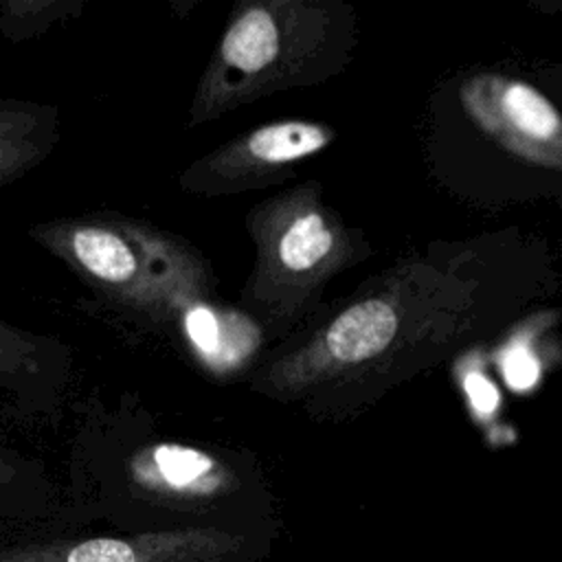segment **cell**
I'll list each match as a JSON object with an SVG mask.
<instances>
[{
	"label": "cell",
	"mask_w": 562,
	"mask_h": 562,
	"mask_svg": "<svg viewBox=\"0 0 562 562\" xmlns=\"http://www.w3.org/2000/svg\"><path fill=\"white\" fill-rule=\"evenodd\" d=\"M263 544L217 527L112 536L46 527L0 538V562H252Z\"/></svg>",
	"instance_id": "obj_1"
},
{
	"label": "cell",
	"mask_w": 562,
	"mask_h": 562,
	"mask_svg": "<svg viewBox=\"0 0 562 562\" xmlns=\"http://www.w3.org/2000/svg\"><path fill=\"white\" fill-rule=\"evenodd\" d=\"M24 415L0 402V538L66 525L42 463L13 441L11 430Z\"/></svg>",
	"instance_id": "obj_2"
},
{
	"label": "cell",
	"mask_w": 562,
	"mask_h": 562,
	"mask_svg": "<svg viewBox=\"0 0 562 562\" xmlns=\"http://www.w3.org/2000/svg\"><path fill=\"white\" fill-rule=\"evenodd\" d=\"M55 375V347L48 338L0 318V393L22 413L44 406Z\"/></svg>",
	"instance_id": "obj_3"
},
{
	"label": "cell",
	"mask_w": 562,
	"mask_h": 562,
	"mask_svg": "<svg viewBox=\"0 0 562 562\" xmlns=\"http://www.w3.org/2000/svg\"><path fill=\"white\" fill-rule=\"evenodd\" d=\"M55 140V119L46 105L0 97V187L31 171Z\"/></svg>",
	"instance_id": "obj_4"
},
{
	"label": "cell",
	"mask_w": 562,
	"mask_h": 562,
	"mask_svg": "<svg viewBox=\"0 0 562 562\" xmlns=\"http://www.w3.org/2000/svg\"><path fill=\"white\" fill-rule=\"evenodd\" d=\"M397 329V316L384 301H362L342 312L327 331L329 351L342 362H360L380 353Z\"/></svg>",
	"instance_id": "obj_5"
},
{
	"label": "cell",
	"mask_w": 562,
	"mask_h": 562,
	"mask_svg": "<svg viewBox=\"0 0 562 562\" xmlns=\"http://www.w3.org/2000/svg\"><path fill=\"white\" fill-rule=\"evenodd\" d=\"M195 349L215 364H231L248 356L257 345V329L237 314H217L211 307H193L184 318Z\"/></svg>",
	"instance_id": "obj_6"
},
{
	"label": "cell",
	"mask_w": 562,
	"mask_h": 562,
	"mask_svg": "<svg viewBox=\"0 0 562 562\" xmlns=\"http://www.w3.org/2000/svg\"><path fill=\"white\" fill-rule=\"evenodd\" d=\"M279 53V33L266 11L244 13L226 33L222 55L228 64L255 72L266 68Z\"/></svg>",
	"instance_id": "obj_7"
},
{
	"label": "cell",
	"mask_w": 562,
	"mask_h": 562,
	"mask_svg": "<svg viewBox=\"0 0 562 562\" xmlns=\"http://www.w3.org/2000/svg\"><path fill=\"white\" fill-rule=\"evenodd\" d=\"M503 114L509 125L533 140H558L560 116L551 101H547L538 90L527 83L512 81L501 94Z\"/></svg>",
	"instance_id": "obj_8"
},
{
	"label": "cell",
	"mask_w": 562,
	"mask_h": 562,
	"mask_svg": "<svg viewBox=\"0 0 562 562\" xmlns=\"http://www.w3.org/2000/svg\"><path fill=\"white\" fill-rule=\"evenodd\" d=\"M327 145V134L310 123H274L257 130L248 138V149L268 162H283L314 154Z\"/></svg>",
	"instance_id": "obj_9"
},
{
	"label": "cell",
	"mask_w": 562,
	"mask_h": 562,
	"mask_svg": "<svg viewBox=\"0 0 562 562\" xmlns=\"http://www.w3.org/2000/svg\"><path fill=\"white\" fill-rule=\"evenodd\" d=\"M334 237L321 215L307 213L299 217L281 237L279 257L290 270H307L331 250Z\"/></svg>",
	"instance_id": "obj_10"
},
{
	"label": "cell",
	"mask_w": 562,
	"mask_h": 562,
	"mask_svg": "<svg viewBox=\"0 0 562 562\" xmlns=\"http://www.w3.org/2000/svg\"><path fill=\"white\" fill-rule=\"evenodd\" d=\"M154 461L171 487H187L213 470V459L209 454L184 446H158Z\"/></svg>",
	"instance_id": "obj_11"
},
{
	"label": "cell",
	"mask_w": 562,
	"mask_h": 562,
	"mask_svg": "<svg viewBox=\"0 0 562 562\" xmlns=\"http://www.w3.org/2000/svg\"><path fill=\"white\" fill-rule=\"evenodd\" d=\"M505 380L518 389L525 391L529 386H533V382L538 380V362L533 360L531 353H527L525 349H514L505 356Z\"/></svg>",
	"instance_id": "obj_12"
},
{
	"label": "cell",
	"mask_w": 562,
	"mask_h": 562,
	"mask_svg": "<svg viewBox=\"0 0 562 562\" xmlns=\"http://www.w3.org/2000/svg\"><path fill=\"white\" fill-rule=\"evenodd\" d=\"M465 391H468L472 404L476 406V411H481V413H492L498 404V393H496L494 384H490V380H485L479 373H470L465 378Z\"/></svg>",
	"instance_id": "obj_13"
}]
</instances>
